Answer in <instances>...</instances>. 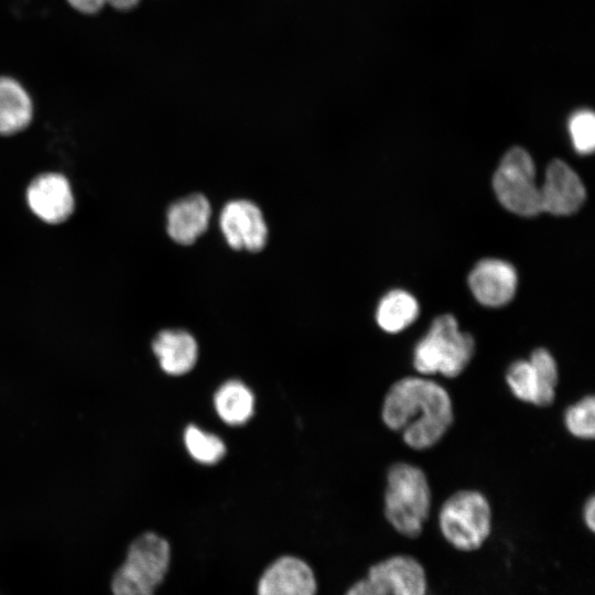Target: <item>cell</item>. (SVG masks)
Returning <instances> with one entry per match:
<instances>
[{
  "instance_id": "obj_1",
  "label": "cell",
  "mask_w": 595,
  "mask_h": 595,
  "mask_svg": "<svg viewBox=\"0 0 595 595\" xmlns=\"http://www.w3.org/2000/svg\"><path fill=\"white\" fill-rule=\"evenodd\" d=\"M381 419L391 431L399 432L411 448L434 446L454 420L453 402L447 390L425 376L397 380L387 391Z\"/></svg>"
},
{
  "instance_id": "obj_2",
  "label": "cell",
  "mask_w": 595,
  "mask_h": 595,
  "mask_svg": "<svg viewBox=\"0 0 595 595\" xmlns=\"http://www.w3.org/2000/svg\"><path fill=\"white\" fill-rule=\"evenodd\" d=\"M432 494L425 473L415 465L399 462L387 473L383 515L401 537L418 539L429 519Z\"/></svg>"
},
{
  "instance_id": "obj_3",
  "label": "cell",
  "mask_w": 595,
  "mask_h": 595,
  "mask_svg": "<svg viewBox=\"0 0 595 595\" xmlns=\"http://www.w3.org/2000/svg\"><path fill=\"white\" fill-rule=\"evenodd\" d=\"M475 340L462 332L455 316L443 314L433 320L428 332L415 344L412 365L422 376H459L472 361Z\"/></svg>"
},
{
  "instance_id": "obj_4",
  "label": "cell",
  "mask_w": 595,
  "mask_h": 595,
  "mask_svg": "<svg viewBox=\"0 0 595 595\" xmlns=\"http://www.w3.org/2000/svg\"><path fill=\"white\" fill-rule=\"evenodd\" d=\"M437 526L442 538L454 550L464 553L478 551L491 534L490 504L478 490H458L442 504Z\"/></svg>"
},
{
  "instance_id": "obj_5",
  "label": "cell",
  "mask_w": 595,
  "mask_h": 595,
  "mask_svg": "<svg viewBox=\"0 0 595 595\" xmlns=\"http://www.w3.org/2000/svg\"><path fill=\"white\" fill-rule=\"evenodd\" d=\"M171 559V545L165 538L155 532L140 534L112 575V595H155L169 573Z\"/></svg>"
},
{
  "instance_id": "obj_6",
  "label": "cell",
  "mask_w": 595,
  "mask_h": 595,
  "mask_svg": "<svg viewBox=\"0 0 595 595\" xmlns=\"http://www.w3.org/2000/svg\"><path fill=\"white\" fill-rule=\"evenodd\" d=\"M428 594L429 577L423 563L412 554L396 553L372 563L344 595Z\"/></svg>"
},
{
  "instance_id": "obj_7",
  "label": "cell",
  "mask_w": 595,
  "mask_h": 595,
  "mask_svg": "<svg viewBox=\"0 0 595 595\" xmlns=\"http://www.w3.org/2000/svg\"><path fill=\"white\" fill-rule=\"evenodd\" d=\"M493 187L500 204L511 213L531 217L542 212L534 163L522 148L515 147L504 155L493 176Z\"/></svg>"
},
{
  "instance_id": "obj_8",
  "label": "cell",
  "mask_w": 595,
  "mask_h": 595,
  "mask_svg": "<svg viewBox=\"0 0 595 595\" xmlns=\"http://www.w3.org/2000/svg\"><path fill=\"white\" fill-rule=\"evenodd\" d=\"M220 230L236 250L259 251L267 242L268 227L260 208L247 199L228 202L219 216Z\"/></svg>"
},
{
  "instance_id": "obj_9",
  "label": "cell",
  "mask_w": 595,
  "mask_h": 595,
  "mask_svg": "<svg viewBox=\"0 0 595 595\" xmlns=\"http://www.w3.org/2000/svg\"><path fill=\"white\" fill-rule=\"evenodd\" d=\"M257 595H317V578L303 559L285 554L273 560L261 573Z\"/></svg>"
},
{
  "instance_id": "obj_10",
  "label": "cell",
  "mask_w": 595,
  "mask_h": 595,
  "mask_svg": "<svg viewBox=\"0 0 595 595\" xmlns=\"http://www.w3.org/2000/svg\"><path fill=\"white\" fill-rule=\"evenodd\" d=\"M540 197L542 212L562 216L578 210L586 191L577 173L564 161L555 159L547 167Z\"/></svg>"
},
{
  "instance_id": "obj_11",
  "label": "cell",
  "mask_w": 595,
  "mask_h": 595,
  "mask_svg": "<svg viewBox=\"0 0 595 595\" xmlns=\"http://www.w3.org/2000/svg\"><path fill=\"white\" fill-rule=\"evenodd\" d=\"M30 209L48 224L65 221L74 210V195L68 180L58 173L36 176L26 190Z\"/></svg>"
},
{
  "instance_id": "obj_12",
  "label": "cell",
  "mask_w": 595,
  "mask_h": 595,
  "mask_svg": "<svg viewBox=\"0 0 595 595\" xmlns=\"http://www.w3.org/2000/svg\"><path fill=\"white\" fill-rule=\"evenodd\" d=\"M516 269L500 259L479 261L468 277L475 299L483 305L499 307L509 303L517 289Z\"/></svg>"
},
{
  "instance_id": "obj_13",
  "label": "cell",
  "mask_w": 595,
  "mask_h": 595,
  "mask_svg": "<svg viewBox=\"0 0 595 595\" xmlns=\"http://www.w3.org/2000/svg\"><path fill=\"white\" fill-rule=\"evenodd\" d=\"M210 214L209 202L204 195L183 197L167 209V234L180 245H191L207 229Z\"/></svg>"
},
{
  "instance_id": "obj_14",
  "label": "cell",
  "mask_w": 595,
  "mask_h": 595,
  "mask_svg": "<svg viewBox=\"0 0 595 595\" xmlns=\"http://www.w3.org/2000/svg\"><path fill=\"white\" fill-rule=\"evenodd\" d=\"M152 349L161 369L170 376L190 372L198 358L196 339L183 329L161 331L152 342Z\"/></svg>"
},
{
  "instance_id": "obj_15",
  "label": "cell",
  "mask_w": 595,
  "mask_h": 595,
  "mask_svg": "<svg viewBox=\"0 0 595 595\" xmlns=\"http://www.w3.org/2000/svg\"><path fill=\"white\" fill-rule=\"evenodd\" d=\"M32 116V100L24 87L12 77L0 76V134L22 131Z\"/></svg>"
},
{
  "instance_id": "obj_16",
  "label": "cell",
  "mask_w": 595,
  "mask_h": 595,
  "mask_svg": "<svg viewBox=\"0 0 595 595\" xmlns=\"http://www.w3.org/2000/svg\"><path fill=\"white\" fill-rule=\"evenodd\" d=\"M214 408L219 419L228 425L247 423L255 411L251 389L238 379H230L218 387L214 394Z\"/></svg>"
},
{
  "instance_id": "obj_17",
  "label": "cell",
  "mask_w": 595,
  "mask_h": 595,
  "mask_svg": "<svg viewBox=\"0 0 595 595\" xmlns=\"http://www.w3.org/2000/svg\"><path fill=\"white\" fill-rule=\"evenodd\" d=\"M419 313V303L412 294L404 290H392L380 300L376 321L386 333L397 334L410 326Z\"/></svg>"
},
{
  "instance_id": "obj_18",
  "label": "cell",
  "mask_w": 595,
  "mask_h": 595,
  "mask_svg": "<svg viewBox=\"0 0 595 595\" xmlns=\"http://www.w3.org/2000/svg\"><path fill=\"white\" fill-rule=\"evenodd\" d=\"M183 442L190 456L203 465H214L226 454V445L219 436L194 424L184 430Z\"/></svg>"
},
{
  "instance_id": "obj_19",
  "label": "cell",
  "mask_w": 595,
  "mask_h": 595,
  "mask_svg": "<svg viewBox=\"0 0 595 595\" xmlns=\"http://www.w3.org/2000/svg\"><path fill=\"white\" fill-rule=\"evenodd\" d=\"M506 382L518 400L539 407L540 382L529 359L512 361L506 371Z\"/></svg>"
},
{
  "instance_id": "obj_20",
  "label": "cell",
  "mask_w": 595,
  "mask_h": 595,
  "mask_svg": "<svg viewBox=\"0 0 595 595\" xmlns=\"http://www.w3.org/2000/svg\"><path fill=\"white\" fill-rule=\"evenodd\" d=\"M540 382L539 407L551 405L555 399L559 382V367L554 356L545 348H536L528 358Z\"/></svg>"
},
{
  "instance_id": "obj_21",
  "label": "cell",
  "mask_w": 595,
  "mask_h": 595,
  "mask_svg": "<svg viewBox=\"0 0 595 595\" xmlns=\"http://www.w3.org/2000/svg\"><path fill=\"white\" fill-rule=\"evenodd\" d=\"M564 424L573 436L593 440L595 434V399L585 396L571 404L564 413Z\"/></svg>"
},
{
  "instance_id": "obj_22",
  "label": "cell",
  "mask_w": 595,
  "mask_h": 595,
  "mask_svg": "<svg viewBox=\"0 0 595 595\" xmlns=\"http://www.w3.org/2000/svg\"><path fill=\"white\" fill-rule=\"evenodd\" d=\"M569 131L575 150L588 154L595 148V116L583 109L573 113L569 120Z\"/></svg>"
},
{
  "instance_id": "obj_23",
  "label": "cell",
  "mask_w": 595,
  "mask_h": 595,
  "mask_svg": "<svg viewBox=\"0 0 595 595\" xmlns=\"http://www.w3.org/2000/svg\"><path fill=\"white\" fill-rule=\"evenodd\" d=\"M67 2L80 13L94 14L107 4L120 11H128L137 7L140 0H67Z\"/></svg>"
},
{
  "instance_id": "obj_24",
  "label": "cell",
  "mask_w": 595,
  "mask_h": 595,
  "mask_svg": "<svg viewBox=\"0 0 595 595\" xmlns=\"http://www.w3.org/2000/svg\"><path fill=\"white\" fill-rule=\"evenodd\" d=\"M582 519L583 522L588 531L594 533L595 531V498L594 496H589L588 499H586L583 510H582Z\"/></svg>"
}]
</instances>
